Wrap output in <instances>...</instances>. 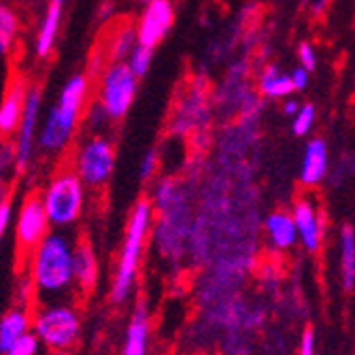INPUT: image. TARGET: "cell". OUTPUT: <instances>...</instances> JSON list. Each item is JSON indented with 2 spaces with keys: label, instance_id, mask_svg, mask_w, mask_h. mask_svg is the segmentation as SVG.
Returning a JSON list of instances; mask_svg holds the SVG:
<instances>
[{
  "label": "cell",
  "instance_id": "8",
  "mask_svg": "<svg viewBox=\"0 0 355 355\" xmlns=\"http://www.w3.org/2000/svg\"><path fill=\"white\" fill-rule=\"evenodd\" d=\"M39 119H41V89L30 87L26 109L21 115V121L17 125V139H15V171L17 175L26 173L32 151H35V143H39Z\"/></svg>",
  "mask_w": 355,
  "mask_h": 355
},
{
  "label": "cell",
  "instance_id": "12",
  "mask_svg": "<svg viewBox=\"0 0 355 355\" xmlns=\"http://www.w3.org/2000/svg\"><path fill=\"white\" fill-rule=\"evenodd\" d=\"M264 232H266L268 245L277 251L292 249L300 241L294 215L283 213V211H275L264 219Z\"/></svg>",
  "mask_w": 355,
  "mask_h": 355
},
{
  "label": "cell",
  "instance_id": "3",
  "mask_svg": "<svg viewBox=\"0 0 355 355\" xmlns=\"http://www.w3.org/2000/svg\"><path fill=\"white\" fill-rule=\"evenodd\" d=\"M151 207L153 205L149 200L137 202V207L130 213V219H128L125 239H123V245L119 251L117 268H115L113 283H111V300L115 304L125 302L132 292V287H135L141 255L145 249V241H147L149 230H151V219H153Z\"/></svg>",
  "mask_w": 355,
  "mask_h": 355
},
{
  "label": "cell",
  "instance_id": "26",
  "mask_svg": "<svg viewBox=\"0 0 355 355\" xmlns=\"http://www.w3.org/2000/svg\"><path fill=\"white\" fill-rule=\"evenodd\" d=\"M315 107L313 105H302L300 111L294 115V121H292V130L296 137H306L311 132V128L315 123Z\"/></svg>",
  "mask_w": 355,
  "mask_h": 355
},
{
  "label": "cell",
  "instance_id": "21",
  "mask_svg": "<svg viewBox=\"0 0 355 355\" xmlns=\"http://www.w3.org/2000/svg\"><path fill=\"white\" fill-rule=\"evenodd\" d=\"M257 87H260L262 96H268V98H285L287 94H292L296 89L294 83H292V75L279 73L277 67H268L262 73Z\"/></svg>",
  "mask_w": 355,
  "mask_h": 355
},
{
  "label": "cell",
  "instance_id": "23",
  "mask_svg": "<svg viewBox=\"0 0 355 355\" xmlns=\"http://www.w3.org/2000/svg\"><path fill=\"white\" fill-rule=\"evenodd\" d=\"M17 37V17L9 7L0 9V53L7 55Z\"/></svg>",
  "mask_w": 355,
  "mask_h": 355
},
{
  "label": "cell",
  "instance_id": "18",
  "mask_svg": "<svg viewBox=\"0 0 355 355\" xmlns=\"http://www.w3.org/2000/svg\"><path fill=\"white\" fill-rule=\"evenodd\" d=\"M207 103L200 89H191L185 94V98L179 107V113L175 117V130L177 132H189L193 128H198L207 119Z\"/></svg>",
  "mask_w": 355,
  "mask_h": 355
},
{
  "label": "cell",
  "instance_id": "10",
  "mask_svg": "<svg viewBox=\"0 0 355 355\" xmlns=\"http://www.w3.org/2000/svg\"><path fill=\"white\" fill-rule=\"evenodd\" d=\"M175 21V9L171 0H151L145 5V11L139 19L137 32L139 41L147 47H155L162 43L168 30L173 28Z\"/></svg>",
  "mask_w": 355,
  "mask_h": 355
},
{
  "label": "cell",
  "instance_id": "27",
  "mask_svg": "<svg viewBox=\"0 0 355 355\" xmlns=\"http://www.w3.org/2000/svg\"><path fill=\"white\" fill-rule=\"evenodd\" d=\"M32 292H37L35 289V283H32V277L30 279H21L17 283V294H15V306H21L26 309L30 304V298H32Z\"/></svg>",
  "mask_w": 355,
  "mask_h": 355
},
{
  "label": "cell",
  "instance_id": "15",
  "mask_svg": "<svg viewBox=\"0 0 355 355\" xmlns=\"http://www.w3.org/2000/svg\"><path fill=\"white\" fill-rule=\"evenodd\" d=\"M328 173V145L321 139H313L304 147L302 164H300V181L306 187L319 185V181Z\"/></svg>",
  "mask_w": 355,
  "mask_h": 355
},
{
  "label": "cell",
  "instance_id": "7",
  "mask_svg": "<svg viewBox=\"0 0 355 355\" xmlns=\"http://www.w3.org/2000/svg\"><path fill=\"white\" fill-rule=\"evenodd\" d=\"M115 168V147L109 139L94 135L83 141L75 155V173L89 187L105 185Z\"/></svg>",
  "mask_w": 355,
  "mask_h": 355
},
{
  "label": "cell",
  "instance_id": "35",
  "mask_svg": "<svg viewBox=\"0 0 355 355\" xmlns=\"http://www.w3.org/2000/svg\"><path fill=\"white\" fill-rule=\"evenodd\" d=\"M111 15H113V7H111V3H105L103 9H101V13H98V17L101 19H109Z\"/></svg>",
  "mask_w": 355,
  "mask_h": 355
},
{
  "label": "cell",
  "instance_id": "33",
  "mask_svg": "<svg viewBox=\"0 0 355 355\" xmlns=\"http://www.w3.org/2000/svg\"><path fill=\"white\" fill-rule=\"evenodd\" d=\"M292 83H294V87H296L298 92L304 89L306 83H309V71H306L304 67H298V69L292 73Z\"/></svg>",
  "mask_w": 355,
  "mask_h": 355
},
{
  "label": "cell",
  "instance_id": "11",
  "mask_svg": "<svg viewBox=\"0 0 355 355\" xmlns=\"http://www.w3.org/2000/svg\"><path fill=\"white\" fill-rule=\"evenodd\" d=\"M292 215L296 221L302 247L311 253L319 251L321 241H324V223H321V215H319L317 207L311 200L302 198L294 205Z\"/></svg>",
  "mask_w": 355,
  "mask_h": 355
},
{
  "label": "cell",
  "instance_id": "4",
  "mask_svg": "<svg viewBox=\"0 0 355 355\" xmlns=\"http://www.w3.org/2000/svg\"><path fill=\"white\" fill-rule=\"evenodd\" d=\"M41 198L53 228H71L83 213L85 183L77 173L64 171L47 183Z\"/></svg>",
  "mask_w": 355,
  "mask_h": 355
},
{
  "label": "cell",
  "instance_id": "20",
  "mask_svg": "<svg viewBox=\"0 0 355 355\" xmlns=\"http://www.w3.org/2000/svg\"><path fill=\"white\" fill-rule=\"evenodd\" d=\"M340 281L347 292L355 287V230L345 225L340 232Z\"/></svg>",
  "mask_w": 355,
  "mask_h": 355
},
{
  "label": "cell",
  "instance_id": "1",
  "mask_svg": "<svg viewBox=\"0 0 355 355\" xmlns=\"http://www.w3.org/2000/svg\"><path fill=\"white\" fill-rule=\"evenodd\" d=\"M75 247L62 232H49L32 251V283L37 296L47 302H60L75 285Z\"/></svg>",
  "mask_w": 355,
  "mask_h": 355
},
{
  "label": "cell",
  "instance_id": "6",
  "mask_svg": "<svg viewBox=\"0 0 355 355\" xmlns=\"http://www.w3.org/2000/svg\"><path fill=\"white\" fill-rule=\"evenodd\" d=\"M137 85L139 77L128 67V62H113L109 69H105L101 79L98 103L107 111L111 121L125 117V113L130 111L137 96Z\"/></svg>",
  "mask_w": 355,
  "mask_h": 355
},
{
  "label": "cell",
  "instance_id": "5",
  "mask_svg": "<svg viewBox=\"0 0 355 355\" xmlns=\"http://www.w3.org/2000/svg\"><path fill=\"white\" fill-rule=\"evenodd\" d=\"M32 328L51 351H69L81 334V321L71 304L60 300L43 304L32 319Z\"/></svg>",
  "mask_w": 355,
  "mask_h": 355
},
{
  "label": "cell",
  "instance_id": "32",
  "mask_svg": "<svg viewBox=\"0 0 355 355\" xmlns=\"http://www.w3.org/2000/svg\"><path fill=\"white\" fill-rule=\"evenodd\" d=\"M0 166H3V171L7 173L9 171V166H13L15 168V145H9V143H5L3 145V151H0Z\"/></svg>",
  "mask_w": 355,
  "mask_h": 355
},
{
  "label": "cell",
  "instance_id": "17",
  "mask_svg": "<svg viewBox=\"0 0 355 355\" xmlns=\"http://www.w3.org/2000/svg\"><path fill=\"white\" fill-rule=\"evenodd\" d=\"M64 13V0H49L43 21L39 26V35H37V43H35V51L39 58H47L53 49V43L58 39L60 32V19Z\"/></svg>",
  "mask_w": 355,
  "mask_h": 355
},
{
  "label": "cell",
  "instance_id": "28",
  "mask_svg": "<svg viewBox=\"0 0 355 355\" xmlns=\"http://www.w3.org/2000/svg\"><path fill=\"white\" fill-rule=\"evenodd\" d=\"M298 58H300V67H304L309 73L315 71V67H317V53H315L313 45L302 43L300 49H298Z\"/></svg>",
  "mask_w": 355,
  "mask_h": 355
},
{
  "label": "cell",
  "instance_id": "13",
  "mask_svg": "<svg viewBox=\"0 0 355 355\" xmlns=\"http://www.w3.org/2000/svg\"><path fill=\"white\" fill-rule=\"evenodd\" d=\"M75 285L81 289L83 294H89L98 285V257H96V251L92 249V245L87 241H81L75 245Z\"/></svg>",
  "mask_w": 355,
  "mask_h": 355
},
{
  "label": "cell",
  "instance_id": "29",
  "mask_svg": "<svg viewBox=\"0 0 355 355\" xmlns=\"http://www.w3.org/2000/svg\"><path fill=\"white\" fill-rule=\"evenodd\" d=\"M155 168H157V155H155L153 151L145 153L143 162H141V171H139V173H141V179H143V181L151 179L153 173H155Z\"/></svg>",
  "mask_w": 355,
  "mask_h": 355
},
{
  "label": "cell",
  "instance_id": "31",
  "mask_svg": "<svg viewBox=\"0 0 355 355\" xmlns=\"http://www.w3.org/2000/svg\"><path fill=\"white\" fill-rule=\"evenodd\" d=\"M298 355H315V332H313L311 328L302 332Z\"/></svg>",
  "mask_w": 355,
  "mask_h": 355
},
{
  "label": "cell",
  "instance_id": "37",
  "mask_svg": "<svg viewBox=\"0 0 355 355\" xmlns=\"http://www.w3.org/2000/svg\"><path fill=\"white\" fill-rule=\"evenodd\" d=\"M141 3H145V5H147V3H151V0H141Z\"/></svg>",
  "mask_w": 355,
  "mask_h": 355
},
{
  "label": "cell",
  "instance_id": "19",
  "mask_svg": "<svg viewBox=\"0 0 355 355\" xmlns=\"http://www.w3.org/2000/svg\"><path fill=\"white\" fill-rule=\"evenodd\" d=\"M30 328V315L26 309L15 306L0 319V351H7L19 336H24Z\"/></svg>",
  "mask_w": 355,
  "mask_h": 355
},
{
  "label": "cell",
  "instance_id": "30",
  "mask_svg": "<svg viewBox=\"0 0 355 355\" xmlns=\"http://www.w3.org/2000/svg\"><path fill=\"white\" fill-rule=\"evenodd\" d=\"M11 213H13V207H11V200L5 196L3 202H0V232H7L9 223H11Z\"/></svg>",
  "mask_w": 355,
  "mask_h": 355
},
{
  "label": "cell",
  "instance_id": "25",
  "mask_svg": "<svg viewBox=\"0 0 355 355\" xmlns=\"http://www.w3.org/2000/svg\"><path fill=\"white\" fill-rule=\"evenodd\" d=\"M39 343H41V338H39L35 332H26V334L19 336L3 355H37Z\"/></svg>",
  "mask_w": 355,
  "mask_h": 355
},
{
  "label": "cell",
  "instance_id": "14",
  "mask_svg": "<svg viewBox=\"0 0 355 355\" xmlns=\"http://www.w3.org/2000/svg\"><path fill=\"white\" fill-rule=\"evenodd\" d=\"M28 92H30V87H26V83H21V81H15L9 85L5 98H3V105H0V132L5 137L17 130L24 109H26Z\"/></svg>",
  "mask_w": 355,
  "mask_h": 355
},
{
  "label": "cell",
  "instance_id": "2",
  "mask_svg": "<svg viewBox=\"0 0 355 355\" xmlns=\"http://www.w3.org/2000/svg\"><path fill=\"white\" fill-rule=\"evenodd\" d=\"M87 77L75 75L64 83L55 105L49 109L47 119L41 123L39 130V147L47 153H60L67 147L77 130L79 115L83 113L87 98Z\"/></svg>",
  "mask_w": 355,
  "mask_h": 355
},
{
  "label": "cell",
  "instance_id": "16",
  "mask_svg": "<svg viewBox=\"0 0 355 355\" xmlns=\"http://www.w3.org/2000/svg\"><path fill=\"white\" fill-rule=\"evenodd\" d=\"M147 343H149V313L147 306L139 302L130 317V324H128L121 355H147Z\"/></svg>",
  "mask_w": 355,
  "mask_h": 355
},
{
  "label": "cell",
  "instance_id": "24",
  "mask_svg": "<svg viewBox=\"0 0 355 355\" xmlns=\"http://www.w3.org/2000/svg\"><path fill=\"white\" fill-rule=\"evenodd\" d=\"M151 60H153V47H147V45L139 43L125 62H128V67L135 71V75L141 79V77L147 75V71L151 67Z\"/></svg>",
  "mask_w": 355,
  "mask_h": 355
},
{
  "label": "cell",
  "instance_id": "34",
  "mask_svg": "<svg viewBox=\"0 0 355 355\" xmlns=\"http://www.w3.org/2000/svg\"><path fill=\"white\" fill-rule=\"evenodd\" d=\"M300 107H302V105H298L296 101H287V103H285V107H283V111H285V115L294 117V115L300 111Z\"/></svg>",
  "mask_w": 355,
  "mask_h": 355
},
{
  "label": "cell",
  "instance_id": "36",
  "mask_svg": "<svg viewBox=\"0 0 355 355\" xmlns=\"http://www.w3.org/2000/svg\"><path fill=\"white\" fill-rule=\"evenodd\" d=\"M53 355H69L67 351H53Z\"/></svg>",
  "mask_w": 355,
  "mask_h": 355
},
{
  "label": "cell",
  "instance_id": "9",
  "mask_svg": "<svg viewBox=\"0 0 355 355\" xmlns=\"http://www.w3.org/2000/svg\"><path fill=\"white\" fill-rule=\"evenodd\" d=\"M49 215L41 196H28L19 207L15 219V239L26 251H35L37 245L49 234Z\"/></svg>",
  "mask_w": 355,
  "mask_h": 355
},
{
  "label": "cell",
  "instance_id": "22",
  "mask_svg": "<svg viewBox=\"0 0 355 355\" xmlns=\"http://www.w3.org/2000/svg\"><path fill=\"white\" fill-rule=\"evenodd\" d=\"M139 32L137 28L132 26H123L119 28L115 35L111 37V43H109V60L111 62H125L128 58H130V53L135 51V47L139 45Z\"/></svg>",
  "mask_w": 355,
  "mask_h": 355
}]
</instances>
